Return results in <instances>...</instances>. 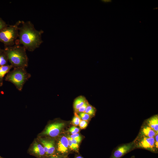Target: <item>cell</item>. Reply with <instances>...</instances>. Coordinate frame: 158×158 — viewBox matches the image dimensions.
<instances>
[{
    "label": "cell",
    "instance_id": "obj_10",
    "mask_svg": "<svg viewBox=\"0 0 158 158\" xmlns=\"http://www.w3.org/2000/svg\"><path fill=\"white\" fill-rule=\"evenodd\" d=\"M29 153L37 158H45L46 157V153L43 145L35 142L29 151Z\"/></svg>",
    "mask_w": 158,
    "mask_h": 158
},
{
    "label": "cell",
    "instance_id": "obj_12",
    "mask_svg": "<svg viewBox=\"0 0 158 158\" xmlns=\"http://www.w3.org/2000/svg\"><path fill=\"white\" fill-rule=\"evenodd\" d=\"M144 122L156 133H158V116L154 115L146 119Z\"/></svg>",
    "mask_w": 158,
    "mask_h": 158
},
{
    "label": "cell",
    "instance_id": "obj_20",
    "mask_svg": "<svg viewBox=\"0 0 158 158\" xmlns=\"http://www.w3.org/2000/svg\"><path fill=\"white\" fill-rule=\"evenodd\" d=\"M89 104L87 100L85 103L78 110L76 113H78L80 112H84L87 107Z\"/></svg>",
    "mask_w": 158,
    "mask_h": 158
},
{
    "label": "cell",
    "instance_id": "obj_15",
    "mask_svg": "<svg viewBox=\"0 0 158 158\" xmlns=\"http://www.w3.org/2000/svg\"><path fill=\"white\" fill-rule=\"evenodd\" d=\"M8 62L7 55L3 49L0 52V67L8 64Z\"/></svg>",
    "mask_w": 158,
    "mask_h": 158
},
{
    "label": "cell",
    "instance_id": "obj_23",
    "mask_svg": "<svg viewBox=\"0 0 158 158\" xmlns=\"http://www.w3.org/2000/svg\"><path fill=\"white\" fill-rule=\"evenodd\" d=\"M69 131L72 134H73L78 133L80 131V129L76 126H73L70 128Z\"/></svg>",
    "mask_w": 158,
    "mask_h": 158
},
{
    "label": "cell",
    "instance_id": "obj_31",
    "mask_svg": "<svg viewBox=\"0 0 158 158\" xmlns=\"http://www.w3.org/2000/svg\"><path fill=\"white\" fill-rule=\"evenodd\" d=\"M3 50V49H1L0 47V52H1Z\"/></svg>",
    "mask_w": 158,
    "mask_h": 158
},
{
    "label": "cell",
    "instance_id": "obj_1",
    "mask_svg": "<svg viewBox=\"0 0 158 158\" xmlns=\"http://www.w3.org/2000/svg\"><path fill=\"white\" fill-rule=\"evenodd\" d=\"M44 31L36 29L30 21H22L19 28L18 43L26 49L33 51L39 47L43 42L42 35Z\"/></svg>",
    "mask_w": 158,
    "mask_h": 158
},
{
    "label": "cell",
    "instance_id": "obj_26",
    "mask_svg": "<svg viewBox=\"0 0 158 158\" xmlns=\"http://www.w3.org/2000/svg\"><path fill=\"white\" fill-rule=\"evenodd\" d=\"M47 157V158H67V156H61L56 154H54Z\"/></svg>",
    "mask_w": 158,
    "mask_h": 158
},
{
    "label": "cell",
    "instance_id": "obj_8",
    "mask_svg": "<svg viewBox=\"0 0 158 158\" xmlns=\"http://www.w3.org/2000/svg\"><path fill=\"white\" fill-rule=\"evenodd\" d=\"M55 153L56 155L66 156L69 153L68 139L65 136H62L59 139L57 143Z\"/></svg>",
    "mask_w": 158,
    "mask_h": 158
},
{
    "label": "cell",
    "instance_id": "obj_30",
    "mask_svg": "<svg viewBox=\"0 0 158 158\" xmlns=\"http://www.w3.org/2000/svg\"><path fill=\"white\" fill-rule=\"evenodd\" d=\"M135 158V156L134 155H133L132 156L130 157V158Z\"/></svg>",
    "mask_w": 158,
    "mask_h": 158
},
{
    "label": "cell",
    "instance_id": "obj_14",
    "mask_svg": "<svg viewBox=\"0 0 158 158\" xmlns=\"http://www.w3.org/2000/svg\"><path fill=\"white\" fill-rule=\"evenodd\" d=\"M87 100L83 95H80L76 98L73 102V108L75 112L85 103Z\"/></svg>",
    "mask_w": 158,
    "mask_h": 158
},
{
    "label": "cell",
    "instance_id": "obj_28",
    "mask_svg": "<svg viewBox=\"0 0 158 158\" xmlns=\"http://www.w3.org/2000/svg\"><path fill=\"white\" fill-rule=\"evenodd\" d=\"M102 2H104V3H108L111 2V1L110 0H102Z\"/></svg>",
    "mask_w": 158,
    "mask_h": 158
},
{
    "label": "cell",
    "instance_id": "obj_27",
    "mask_svg": "<svg viewBox=\"0 0 158 158\" xmlns=\"http://www.w3.org/2000/svg\"><path fill=\"white\" fill-rule=\"evenodd\" d=\"M155 145L156 148L158 149V134H157L154 136Z\"/></svg>",
    "mask_w": 158,
    "mask_h": 158
},
{
    "label": "cell",
    "instance_id": "obj_9",
    "mask_svg": "<svg viewBox=\"0 0 158 158\" xmlns=\"http://www.w3.org/2000/svg\"><path fill=\"white\" fill-rule=\"evenodd\" d=\"M40 141L44 147L46 157L55 154L56 149L54 140H47L40 138Z\"/></svg>",
    "mask_w": 158,
    "mask_h": 158
},
{
    "label": "cell",
    "instance_id": "obj_3",
    "mask_svg": "<svg viewBox=\"0 0 158 158\" xmlns=\"http://www.w3.org/2000/svg\"><path fill=\"white\" fill-rule=\"evenodd\" d=\"M31 77V74L27 72L26 68H16L9 71L4 79L13 84L17 90L21 91L25 82Z\"/></svg>",
    "mask_w": 158,
    "mask_h": 158
},
{
    "label": "cell",
    "instance_id": "obj_32",
    "mask_svg": "<svg viewBox=\"0 0 158 158\" xmlns=\"http://www.w3.org/2000/svg\"><path fill=\"white\" fill-rule=\"evenodd\" d=\"M0 158H4V157H1V156H0Z\"/></svg>",
    "mask_w": 158,
    "mask_h": 158
},
{
    "label": "cell",
    "instance_id": "obj_4",
    "mask_svg": "<svg viewBox=\"0 0 158 158\" xmlns=\"http://www.w3.org/2000/svg\"><path fill=\"white\" fill-rule=\"evenodd\" d=\"M22 21L18 20L15 24L8 25L0 31V42L5 47L12 46L15 44L18 37L19 28Z\"/></svg>",
    "mask_w": 158,
    "mask_h": 158
},
{
    "label": "cell",
    "instance_id": "obj_17",
    "mask_svg": "<svg viewBox=\"0 0 158 158\" xmlns=\"http://www.w3.org/2000/svg\"><path fill=\"white\" fill-rule=\"evenodd\" d=\"M78 114L80 119L88 121H89L91 117L89 115L85 112L78 113Z\"/></svg>",
    "mask_w": 158,
    "mask_h": 158
},
{
    "label": "cell",
    "instance_id": "obj_24",
    "mask_svg": "<svg viewBox=\"0 0 158 158\" xmlns=\"http://www.w3.org/2000/svg\"><path fill=\"white\" fill-rule=\"evenodd\" d=\"M7 25L6 23L0 17V31L6 27Z\"/></svg>",
    "mask_w": 158,
    "mask_h": 158
},
{
    "label": "cell",
    "instance_id": "obj_19",
    "mask_svg": "<svg viewBox=\"0 0 158 158\" xmlns=\"http://www.w3.org/2000/svg\"><path fill=\"white\" fill-rule=\"evenodd\" d=\"M69 137L71 138L75 139L79 144L81 140V137L78 133L72 134Z\"/></svg>",
    "mask_w": 158,
    "mask_h": 158
},
{
    "label": "cell",
    "instance_id": "obj_2",
    "mask_svg": "<svg viewBox=\"0 0 158 158\" xmlns=\"http://www.w3.org/2000/svg\"><path fill=\"white\" fill-rule=\"evenodd\" d=\"M4 50L7 55L8 61L13 68H27L29 59L26 49L22 45L16 44L14 45L5 47Z\"/></svg>",
    "mask_w": 158,
    "mask_h": 158
},
{
    "label": "cell",
    "instance_id": "obj_22",
    "mask_svg": "<svg viewBox=\"0 0 158 158\" xmlns=\"http://www.w3.org/2000/svg\"><path fill=\"white\" fill-rule=\"evenodd\" d=\"M88 125L87 122L80 119L79 126L81 129H84L86 128Z\"/></svg>",
    "mask_w": 158,
    "mask_h": 158
},
{
    "label": "cell",
    "instance_id": "obj_21",
    "mask_svg": "<svg viewBox=\"0 0 158 158\" xmlns=\"http://www.w3.org/2000/svg\"><path fill=\"white\" fill-rule=\"evenodd\" d=\"M70 138L71 139V141L72 142V144L73 145V146L74 147L75 151L76 152H78L79 151V143L75 139L71 138L69 136Z\"/></svg>",
    "mask_w": 158,
    "mask_h": 158
},
{
    "label": "cell",
    "instance_id": "obj_16",
    "mask_svg": "<svg viewBox=\"0 0 158 158\" xmlns=\"http://www.w3.org/2000/svg\"><path fill=\"white\" fill-rule=\"evenodd\" d=\"M84 112L92 117L95 115L96 112V109L94 107L89 104Z\"/></svg>",
    "mask_w": 158,
    "mask_h": 158
},
{
    "label": "cell",
    "instance_id": "obj_7",
    "mask_svg": "<svg viewBox=\"0 0 158 158\" xmlns=\"http://www.w3.org/2000/svg\"><path fill=\"white\" fill-rule=\"evenodd\" d=\"M65 126V123L62 122L54 123L49 125L42 134L52 137L57 136Z\"/></svg>",
    "mask_w": 158,
    "mask_h": 158
},
{
    "label": "cell",
    "instance_id": "obj_5",
    "mask_svg": "<svg viewBox=\"0 0 158 158\" xmlns=\"http://www.w3.org/2000/svg\"><path fill=\"white\" fill-rule=\"evenodd\" d=\"M135 149L141 148L152 152L157 153L158 149L156 147L154 137H142L137 138L134 140Z\"/></svg>",
    "mask_w": 158,
    "mask_h": 158
},
{
    "label": "cell",
    "instance_id": "obj_18",
    "mask_svg": "<svg viewBox=\"0 0 158 158\" xmlns=\"http://www.w3.org/2000/svg\"><path fill=\"white\" fill-rule=\"evenodd\" d=\"M80 119L79 117L78 114L75 112L74 116L71 121L72 124L74 126H77L79 125Z\"/></svg>",
    "mask_w": 158,
    "mask_h": 158
},
{
    "label": "cell",
    "instance_id": "obj_29",
    "mask_svg": "<svg viewBox=\"0 0 158 158\" xmlns=\"http://www.w3.org/2000/svg\"><path fill=\"white\" fill-rule=\"evenodd\" d=\"M74 158H84L81 156L78 155V156H77L76 157H75Z\"/></svg>",
    "mask_w": 158,
    "mask_h": 158
},
{
    "label": "cell",
    "instance_id": "obj_13",
    "mask_svg": "<svg viewBox=\"0 0 158 158\" xmlns=\"http://www.w3.org/2000/svg\"><path fill=\"white\" fill-rule=\"evenodd\" d=\"M12 68L11 64H8L0 67V87L3 85L4 77Z\"/></svg>",
    "mask_w": 158,
    "mask_h": 158
},
{
    "label": "cell",
    "instance_id": "obj_11",
    "mask_svg": "<svg viewBox=\"0 0 158 158\" xmlns=\"http://www.w3.org/2000/svg\"><path fill=\"white\" fill-rule=\"evenodd\" d=\"M158 133H156L145 122L142 126L137 138L146 137L148 138L154 137Z\"/></svg>",
    "mask_w": 158,
    "mask_h": 158
},
{
    "label": "cell",
    "instance_id": "obj_6",
    "mask_svg": "<svg viewBox=\"0 0 158 158\" xmlns=\"http://www.w3.org/2000/svg\"><path fill=\"white\" fill-rule=\"evenodd\" d=\"M135 149L134 140L130 143L123 144L116 147L112 152L109 158H121Z\"/></svg>",
    "mask_w": 158,
    "mask_h": 158
},
{
    "label": "cell",
    "instance_id": "obj_25",
    "mask_svg": "<svg viewBox=\"0 0 158 158\" xmlns=\"http://www.w3.org/2000/svg\"><path fill=\"white\" fill-rule=\"evenodd\" d=\"M69 148L70 150L75 151V150L72 142L69 136L68 137Z\"/></svg>",
    "mask_w": 158,
    "mask_h": 158
}]
</instances>
